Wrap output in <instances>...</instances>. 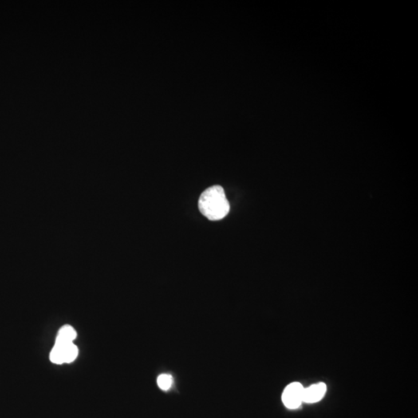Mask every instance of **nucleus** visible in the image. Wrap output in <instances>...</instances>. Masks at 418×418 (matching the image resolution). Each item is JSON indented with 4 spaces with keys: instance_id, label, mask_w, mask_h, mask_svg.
Instances as JSON below:
<instances>
[{
    "instance_id": "obj_1",
    "label": "nucleus",
    "mask_w": 418,
    "mask_h": 418,
    "mask_svg": "<svg viewBox=\"0 0 418 418\" xmlns=\"http://www.w3.org/2000/svg\"><path fill=\"white\" fill-rule=\"evenodd\" d=\"M198 208L202 215L209 220L218 221L228 215L230 206L224 189L215 185L202 193L198 201Z\"/></svg>"
},
{
    "instance_id": "obj_2",
    "label": "nucleus",
    "mask_w": 418,
    "mask_h": 418,
    "mask_svg": "<svg viewBox=\"0 0 418 418\" xmlns=\"http://www.w3.org/2000/svg\"><path fill=\"white\" fill-rule=\"evenodd\" d=\"M304 387L301 383L294 382L287 386L283 392L282 401L289 409H296L303 403Z\"/></svg>"
},
{
    "instance_id": "obj_3",
    "label": "nucleus",
    "mask_w": 418,
    "mask_h": 418,
    "mask_svg": "<svg viewBox=\"0 0 418 418\" xmlns=\"http://www.w3.org/2000/svg\"><path fill=\"white\" fill-rule=\"evenodd\" d=\"M326 390V385L324 383L313 384L308 388H305L303 393V402L307 404H314L320 401L325 396Z\"/></svg>"
},
{
    "instance_id": "obj_4",
    "label": "nucleus",
    "mask_w": 418,
    "mask_h": 418,
    "mask_svg": "<svg viewBox=\"0 0 418 418\" xmlns=\"http://www.w3.org/2000/svg\"><path fill=\"white\" fill-rule=\"evenodd\" d=\"M55 346L60 348L62 353L64 363H70L76 360L78 354V349L73 342L57 343Z\"/></svg>"
},
{
    "instance_id": "obj_5",
    "label": "nucleus",
    "mask_w": 418,
    "mask_h": 418,
    "mask_svg": "<svg viewBox=\"0 0 418 418\" xmlns=\"http://www.w3.org/2000/svg\"><path fill=\"white\" fill-rule=\"evenodd\" d=\"M76 336H77L76 331L72 326L64 325L59 330L58 334L56 338L55 342H73L74 340H76Z\"/></svg>"
},
{
    "instance_id": "obj_6",
    "label": "nucleus",
    "mask_w": 418,
    "mask_h": 418,
    "mask_svg": "<svg viewBox=\"0 0 418 418\" xmlns=\"http://www.w3.org/2000/svg\"><path fill=\"white\" fill-rule=\"evenodd\" d=\"M173 379L171 375L162 374L157 379L158 387L163 391H167L172 386Z\"/></svg>"
}]
</instances>
